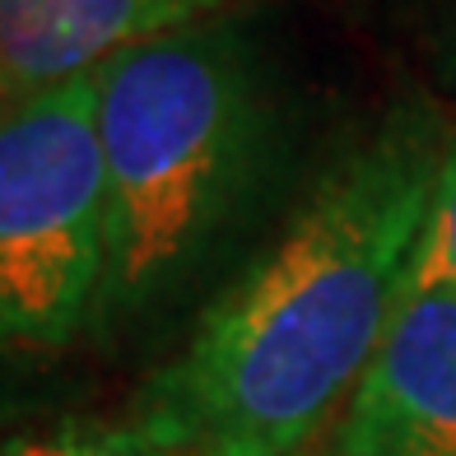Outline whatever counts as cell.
I'll list each match as a JSON object with an SVG mask.
<instances>
[{"mask_svg":"<svg viewBox=\"0 0 456 456\" xmlns=\"http://www.w3.org/2000/svg\"><path fill=\"white\" fill-rule=\"evenodd\" d=\"M452 135L428 102H401L349 140L144 372L126 419L173 456L322 447L405 298Z\"/></svg>","mask_w":456,"mask_h":456,"instance_id":"1","label":"cell"},{"mask_svg":"<svg viewBox=\"0 0 456 456\" xmlns=\"http://www.w3.org/2000/svg\"><path fill=\"white\" fill-rule=\"evenodd\" d=\"M102 159V354L163 336L271 210L289 117L265 43L242 19H205L98 70Z\"/></svg>","mask_w":456,"mask_h":456,"instance_id":"2","label":"cell"},{"mask_svg":"<svg viewBox=\"0 0 456 456\" xmlns=\"http://www.w3.org/2000/svg\"><path fill=\"white\" fill-rule=\"evenodd\" d=\"M98 70L0 108V433L56 419L102 354Z\"/></svg>","mask_w":456,"mask_h":456,"instance_id":"3","label":"cell"},{"mask_svg":"<svg viewBox=\"0 0 456 456\" xmlns=\"http://www.w3.org/2000/svg\"><path fill=\"white\" fill-rule=\"evenodd\" d=\"M322 456H456V294H405Z\"/></svg>","mask_w":456,"mask_h":456,"instance_id":"4","label":"cell"},{"mask_svg":"<svg viewBox=\"0 0 456 456\" xmlns=\"http://www.w3.org/2000/svg\"><path fill=\"white\" fill-rule=\"evenodd\" d=\"M233 0H0V108L219 19Z\"/></svg>","mask_w":456,"mask_h":456,"instance_id":"5","label":"cell"},{"mask_svg":"<svg viewBox=\"0 0 456 456\" xmlns=\"http://www.w3.org/2000/svg\"><path fill=\"white\" fill-rule=\"evenodd\" d=\"M0 456H173V452L159 447L126 414L121 419L56 414V419L5 428L0 433Z\"/></svg>","mask_w":456,"mask_h":456,"instance_id":"6","label":"cell"},{"mask_svg":"<svg viewBox=\"0 0 456 456\" xmlns=\"http://www.w3.org/2000/svg\"><path fill=\"white\" fill-rule=\"evenodd\" d=\"M424 289H452L456 294V135L443 154V173L433 186L428 215L419 228L405 275V294H424Z\"/></svg>","mask_w":456,"mask_h":456,"instance_id":"7","label":"cell"},{"mask_svg":"<svg viewBox=\"0 0 456 456\" xmlns=\"http://www.w3.org/2000/svg\"><path fill=\"white\" fill-rule=\"evenodd\" d=\"M452 75H456V52H452Z\"/></svg>","mask_w":456,"mask_h":456,"instance_id":"8","label":"cell"}]
</instances>
